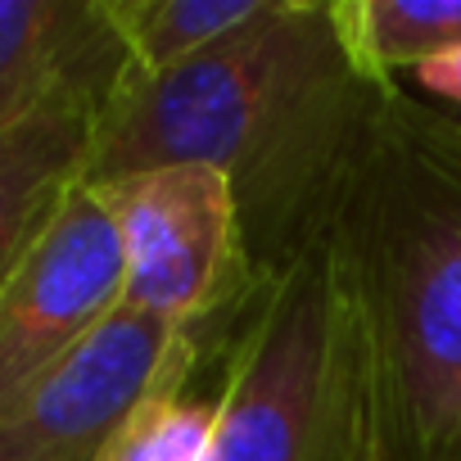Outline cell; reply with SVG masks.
<instances>
[{"mask_svg": "<svg viewBox=\"0 0 461 461\" xmlns=\"http://www.w3.org/2000/svg\"><path fill=\"white\" fill-rule=\"evenodd\" d=\"M203 344L208 335L176 330L122 303L64 362L0 402V461H100Z\"/></svg>", "mask_w": 461, "mask_h": 461, "instance_id": "obj_5", "label": "cell"}, {"mask_svg": "<svg viewBox=\"0 0 461 461\" xmlns=\"http://www.w3.org/2000/svg\"><path fill=\"white\" fill-rule=\"evenodd\" d=\"M272 0H104V14L136 73H167L236 28L254 23Z\"/></svg>", "mask_w": 461, "mask_h": 461, "instance_id": "obj_10", "label": "cell"}, {"mask_svg": "<svg viewBox=\"0 0 461 461\" xmlns=\"http://www.w3.org/2000/svg\"><path fill=\"white\" fill-rule=\"evenodd\" d=\"M330 19L375 82H402L416 64L461 46V0H330Z\"/></svg>", "mask_w": 461, "mask_h": 461, "instance_id": "obj_9", "label": "cell"}, {"mask_svg": "<svg viewBox=\"0 0 461 461\" xmlns=\"http://www.w3.org/2000/svg\"><path fill=\"white\" fill-rule=\"evenodd\" d=\"M181 371H185V366H181ZM154 398H158V393H154ZM154 398L131 416V425L113 438V447H109L100 461H149V411H154Z\"/></svg>", "mask_w": 461, "mask_h": 461, "instance_id": "obj_12", "label": "cell"}, {"mask_svg": "<svg viewBox=\"0 0 461 461\" xmlns=\"http://www.w3.org/2000/svg\"><path fill=\"white\" fill-rule=\"evenodd\" d=\"M118 82L122 73L77 82L0 136V290L41 245L68 194L86 181L100 109Z\"/></svg>", "mask_w": 461, "mask_h": 461, "instance_id": "obj_7", "label": "cell"}, {"mask_svg": "<svg viewBox=\"0 0 461 461\" xmlns=\"http://www.w3.org/2000/svg\"><path fill=\"white\" fill-rule=\"evenodd\" d=\"M122 285L127 267L113 212L82 181L0 290V402L91 339L122 308Z\"/></svg>", "mask_w": 461, "mask_h": 461, "instance_id": "obj_6", "label": "cell"}, {"mask_svg": "<svg viewBox=\"0 0 461 461\" xmlns=\"http://www.w3.org/2000/svg\"><path fill=\"white\" fill-rule=\"evenodd\" d=\"M384 86L353 64L330 5L272 0L254 23L167 73L127 68L100 109L86 185L208 163L236 185L254 267L272 272L321 230Z\"/></svg>", "mask_w": 461, "mask_h": 461, "instance_id": "obj_1", "label": "cell"}, {"mask_svg": "<svg viewBox=\"0 0 461 461\" xmlns=\"http://www.w3.org/2000/svg\"><path fill=\"white\" fill-rule=\"evenodd\" d=\"M407 77L425 91L429 104H438V109H447V113H461V46H452V50H443V55L416 64Z\"/></svg>", "mask_w": 461, "mask_h": 461, "instance_id": "obj_11", "label": "cell"}, {"mask_svg": "<svg viewBox=\"0 0 461 461\" xmlns=\"http://www.w3.org/2000/svg\"><path fill=\"white\" fill-rule=\"evenodd\" d=\"M113 212L122 240V303L212 335L263 276L249 258L240 199L226 172L172 163L91 185Z\"/></svg>", "mask_w": 461, "mask_h": 461, "instance_id": "obj_4", "label": "cell"}, {"mask_svg": "<svg viewBox=\"0 0 461 461\" xmlns=\"http://www.w3.org/2000/svg\"><path fill=\"white\" fill-rule=\"evenodd\" d=\"M127 68L104 0H0V136L59 91Z\"/></svg>", "mask_w": 461, "mask_h": 461, "instance_id": "obj_8", "label": "cell"}, {"mask_svg": "<svg viewBox=\"0 0 461 461\" xmlns=\"http://www.w3.org/2000/svg\"><path fill=\"white\" fill-rule=\"evenodd\" d=\"M208 353L203 461H380L362 321L321 230L254 281Z\"/></svg>", "mask_w": 461, "mask_h": 461, "instance_id": "obj_3", "label": "cell"}, {"mask_svg": "<svg viewBox=\"0 0 461 461\" xmlns=\"http://www.w3.org/2000/svg\"><path fill=\"white\" fill-rule=\"evenodd\" d=\"M321 236L362 321L380 461H461V118L389 82Z\"/></svg>", "mask_w": 461, "mask_h": 461, "instance_id": "obj_2", "label": "cell"}]
</instances>
